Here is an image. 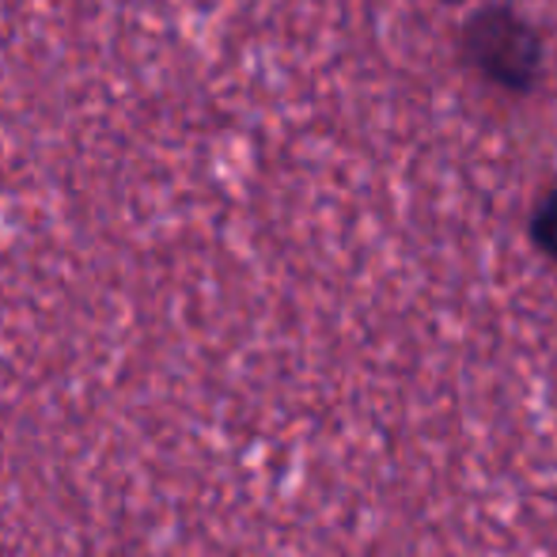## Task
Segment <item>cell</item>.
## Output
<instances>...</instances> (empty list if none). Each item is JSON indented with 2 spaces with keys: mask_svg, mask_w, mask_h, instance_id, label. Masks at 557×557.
Returning <instances> with one entry per match:
<instances>
[{
  "mask_svg": "<svg viewBox=\"0 0 557 557\" xmlns=\"http://www.w3.org/2000/svg\"><path fill=\"white\" fill-rule=\"evenodd\" d=\"M462 53L500 88L523 91L539 76V35L508 8H485L462 30Z\"/></svg>",
  "mask_w": 557,
  "mask_h": 557,
  "instance_id": "obj_1",
  "label": "cell"
},
{
  "mask_svg": "<svg viewBox=\"0 0 557 557\" xmlns=\"http://www.w3.org/2000/svg\"><path fill=\"white\" fill-rule=\"evenodd\" d=\"M531 235H535V243L546 250V255L557 258V194H550V198L539 206L535 224H531Z\"/></svg>",
  "mask_w": 557,
  "mask_h": 557,
  "instance_id": "obj_2",
  "label": "cell"
}]
</instances>
